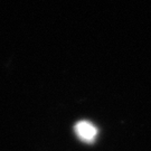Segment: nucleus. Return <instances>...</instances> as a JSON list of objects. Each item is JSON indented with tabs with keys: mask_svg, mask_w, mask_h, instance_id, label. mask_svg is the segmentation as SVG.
<instances>
[{
	"mask_svg": "<svg viewBox=\"0 0 151 151\" xmlns=\"http://www.w3.org/2000/svg\"><path fill=\"white\" fill-rule=\"evenodd\" d=\"M74 131L77 138L85 143L94 142L97 137L96 127L88 121H78L74 127Z\"/></svg>",
	"mask_w": 151,
	"mask_h": 151,
	"instance_id": "obj_1",
	"label": "nucleus"
}]
</instances>
